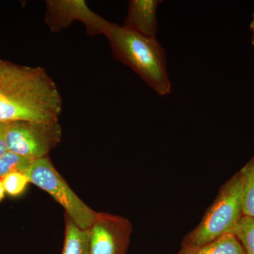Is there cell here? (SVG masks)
<instances>
[{"label":"cell","mask_w":254,"mask_h":254,"mask_svg":"<svg viewBox=\"0 0 254 254\" xmlns=\"http://www.w3.org/2000/svg\"><path fill=\"white\" fill-rule=\"evenodd\" d=\"M63 98L45 68L0 59V123L59 122Z\"/></svg>","instance_id":"obj_1"},{"label":"cell","mask_w":254,"mask_h":254,"mask_svg":"<svg viewBox=\"0 0 254 254\" xmlns=\"http://www.w3.org/2000/svg\"><path fill=\"white\" fill-rule=\"evenodd\" d=\"M105 36L115 60L131 68L158 95L171 93L166 55L156 38L142 36L115 23Z\"/></svg>","instance_id":"obj_2"},{"label":"cell","mask_w":254,"mask_h":254,"mask_svg":"<svg viewBox=\"0 0 254 254\" xmlns=\"http://www.w3.org/2000/svg\"><path fill=\"white\" fill-rule=\"evenodd\" d=\"M242 216V184L237 172L220 187L200 223L184 237L177 254H187L226 234L234 233Z\"/></svg>","instance_id":"obj_3"},{"label":"cell","mask_w":254,"mask_h":254,"mask_svg":"<svg viewBox=\"0 0 254 254\" xmlns=\"http://www.w3.org/2000/svg\"><path fill=\"white\" fill-rule=\"evenodd\" d=\"M25 175L30 183L45 190L55 198L78 227L88 230L96 217L97 212L78 196L58 170L49 157L34 160Z\"/></svg>","instance_id":"obj_4"},{"label":"cell","mask_w":254,"mask_h":254,"mask_svg":"<svg viewBox=\"0 0 254 254\" xmlns=\"http://www.w3.org/2000/svg\"><path fill=\"white\" fill-rule=\"evenodd\" d=\"M59 122H14L6 124L8 151L31 160L45 158L62 139Z\"/></svg>","instance_id":"obj_5"},{"label":"cell","mask_w":254,"mask_h":254,"mask_svg":"<svg viewBox=\"0 0 254 254\" xmlns=\"http://www.w3.org/2000/svg\"><path fill=\"white\" fill-rule=\"evenodd\" d=\"M46 3L45 22L53 33L77 21L86 26L88 36H105L113 24L90 9L85 0H47Z\"/></svg>","instance_id":"obj_6"},{"label":"cell","mask_w":254,"mask_h":254,"mask_svg":"<svg viewBox=\"0 0 254 254\" xmlns=\"http://www.w3.org/2000/svg\"><path fill=\"white\" fill-rule=\"evenodd\" d=\"M88 231L90 254H127L132 232L128 219L97 213Z\"/></svg>","instance_id":"obj_7"},{"label":"cell","mask_w":254,"mask_h":254,"mask_svg":"<svg viewBox=\"0 0 254 254\" xmlns=\"http://www.w3.org/2000/svg\"><path fill=\"white\" fill-rule=\"evenodd\" d=\"M162 2L161 0H130L123 27L142 36L156 38L157 9Z\"/></svg>","instance_id":"obj_8"},{"label":"cell","mask_w":254,"mask_h":254,"mask_svg":"<svg viewBox=\"0 0 254 254\" xmlns=\"http://www.w3.org/2000/svg\"><path fill=\"white\" fill-rule=\"evenodd\" d=\"M65 237L62 254H90L88 230L78 227L65 215Z\"/></svg>","instance_id":"obj_9"},{"label":"cell","mask_w":254,"mask_h":254,"mask_svg":"<svg viewBox=\"0 0 254 254\" xmlns=\"http://www.w3.org/2000/svg\"><path fill=\"white\" fill-rule=\"evenodd\" d=\"M185 254H245V252L236 235L229 233Z\"/></svg>","instance_id":"obj_10"},{"label":"cell","mask_w":254,"mask_h":254,"mask_svg":"<svg viewBox=\"0 0 254 254\" xmlns=\"http://www.w3.org/2000/svg\"><path fill=\"white\" fill-rule=\"evenodd\" d=\"M244 216L254 218V157L240 170Z\"/></svg>","instance_id":"obj_11"},{"label":"cell","mask_w":254,"mask_h":254,"mask_svg":"<svg viewBox=\"0 0 254 254\" xmlns=\"http://www.w3.org/2000/svg\"><path fill=\"white\" fill-rule=\"evenodd\" d=\"M33 161L11 152H6L0 157V180L9 174L26 173Z\"/></svg>","instance_id":"obj_12"},{"label":"cell","mask_w":254,"mask_h":254,"mask_svg":"<svg viewBox=\"0 0 254 254\" xmlns=\"http://www.w3.org/2000/svg\"><path fill=\"white\" fill-rule=\"evenodd\" d=\"M234 234L243 246L245 254H254V218L243 215Z\"/></svg>","instance_id":"obj_13"},{"label":"cell","mask_w":254,"mask_h":254,"mask_svg":"<svg viewBox=\"0 0 254 254\" xmlns=\"http://www.w3.org/2000/svg\"><path fill=\"white\" fill-rule=\"evenodd\" d=\"M5 192L11 195L21 194L30 183L25 174L15 173L6 175L1 179Z\"/></svg>","instance_id":"obj_14"},{"label":"cell","mask_w":254,"mask_h":254,"mask_svg":"<svg viewBox=\"0 0 254 254\" xmlns=\"http://www.w3.org/2000/svg\"><path fill=\"white\" fill-rule=\"evenodd\" d=\"M6 124L0 123V157L4 155L8 152L6 146V139H5V129H6Z\"/></svg>","instance_id":"obj_15"},{"label":"cell","mask_w":254,"mask_h":254,"mask_svg":"<svg viewBox=\"0 0 254 254\" xmlns=\"http://www.w3.org/2000/svg\"><path fill=\"white\" fill-rule=\"evenodd\" d=\"M4 193L5 190L4 188V186H3L2 182H1V180H0V201L4 198Z\"/></svg>","instance_id":"obj_16"},{"label":"cell","mask_w":254,"mask_h":254,"mask_svg":"<svg viewBox=\"0 0 254 254\" xmlns=\"http://www.w3.org/2000/svg\"><path fill=\"white\" fill-rule=\"evenodd\" d=\"M251 29H254V13L253 14V20H252V23L250 24Z\"/></svg>","instance_id":"obj_17"},{"label":"cell","mask_w":254,"mask_h":254,"mask_svg":"<svg viewBox=\"0 0 254 254\" xmlns=\"http://www.w3.org/2000/svg\"><path fill=\"white\" fill-rule=\"evenodd\" d=\"M251 30H252V44H253V46H254V29H251Z\"/></svg>","instance_id":"obj_18"}]
</instances>
